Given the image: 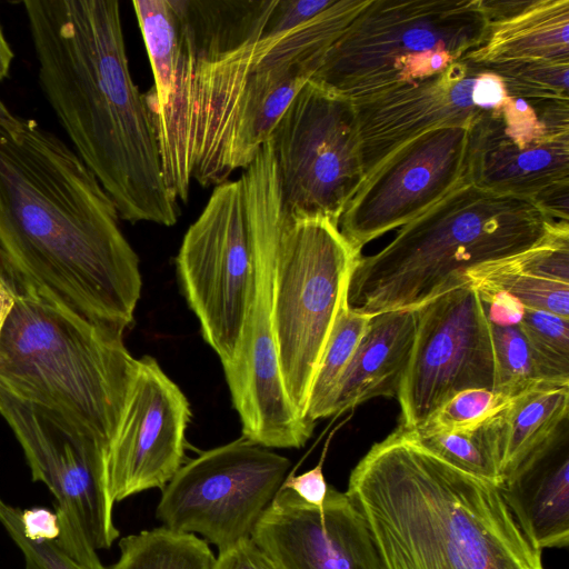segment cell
I'll use <instances>...</instances> for the list:
<instances>
[{
    "instance_id": "1",
    "label": "cell",
    "mask_w": 569,
    "mask_h": 569,
    "mask_svg": "<svg viewBox=\"0 0 569 569\" xmlns=\"http://www.w3.org/2000/svg\"><path fill=\"white\" fill-rule=\"evenodd\" d=\"M370 0L297 24L284 0H136L154 83L144 94L169 192L246 169Z\"/></svg>"
},
{
    "instance_id": "2",
    "label": "cell",
    "mask_w": 569,
    "mask_h": 569,
    "mask_svg": "<svg viewBox=\"0 0 569 569\" xmlns=\"http://www.w3.org/2000/svg\"><path fill=\"white\" fill-rule=\"evenodd\" d=\"M118 209L77 152L36 120L0 124V251L87 320L123 332L141 295Z\"/></svg>"
},
{
    "instance_id": "3",
    "label": "cell",
    "mask_w": 569,
    "mask_h": 569,
    "mask_svg": "<svg viewBox=\"0 0 569 569\" xmlns=\"http://www.w3.org/2000/svg\"><path fill=\"white\" fill-rule=\"evenodd\" d=\"M40 87L74 151L131 223L171 227L151 116L134 83L116 0H24Z\"/></svg>"
},
{
    "instance_id": "4",
    "label": "cell",
    "mask_w": 569,
    "mask_h": 569,
    "mask_svg": "<svg viewBox=\"0 0 569 569\" xmlns=\"http://www.w3.org/2000/svg\"><path fill=\"white\" fill-rule=\"evenodd\" d=\"M383 569H543L500 487L446 462L398 427L350 473Z\"/></svg>"
},
{
    "instance_id": "5",
    "label": "cell",
    "mask_w": 569,
    "mask_h": 569,
    "mask_svg": "<svg viewBox=\"0 0 569 569\" xmlns=\"http://www.w3.org/2000/svg\"><path fill=\"white\" fill-rule=\"evenodd\" d=\"M0 278L16 299L0 336V390L106 457L139 359L122 333L72 311L1 251Z\"/></svg>"
},
{
    "instance_id": "6",
    "label": "cell",
    "mask_w": 569,
    "mask_h": 569,
    "mask_svg": "<svg viewBox=\"0 0 569 569\" xmlns=\"http://www.w3.org/2000/svg\"><path fill=\"white\" fill-rule=\"evenodd\" d=\"M565 224L530 198L467 181L401 227L383 249L358 259L348 303L371 316L417 309L470 283L467 273L472 269L517 257Z\"/></svg>"
},
{
    "instance_id": "7",
    "label": "cell",
    "mask_w": 569,
    "mask_h": 569,
    "mask_svg": "<svg viewBox=\"0 0 569 569\" xmlns=\"http://www.w3.org/2000/svg\"><path fill=\"white\" fill-rule=\"evenodd\" d=\"M488 31L481 0H370L311 80L363 99L441 73Z\"/></svg>"
},
{
    "instance_id": "8",
    "label": "cell",
    "mask_w": 569,
    "mask_h": 569,
    "mask_svg": "<svg viewBox=\"0 0 569 569\" xmlns=\"http://www.w3.org/2000/svg\"><path fill=\"white\" fill-rule=\"evenodd\" d=\"M274 226L272 319L278 363L291 405L307 419L311 383L361 251L330 219L289 213L279 186Z\"/></svg>"
},
{
    "instance_id": "9",
    "label": "cell",
    "mask_w": 569,
    "mask_h": 569,
    "mask_svg": "<svg viewBox=\"0 0 569 569\" xmlns=\"http://www.w3.org/2000/svg\"><path fill=\"white\" fill-rule=\"evenodd\" d=\"M241 180L253 246V279L239 346L223 371L242 437L269 449H299L310 439L315 422L293 408L279 370L272 319L278 179L268 142Z\"/></svg>"
},
{
    "instance_id": "10",
    "label": "cell",
    "mask_w": 569,
    "mask_h": 569,
    "mask_svg": "<svg viewBox=\"0 0 569 569\" xmlns=\"http://www.w3.org/2000/svg\"><path fill=\"white\" fill-rule=\"evenodd\" d=\"M268 143L283 208L338 224L365 180L353 101L310 79L277 121Z\"/></svg>"
},
{
    "instance_id": "11",
    "label": "cell",
    "mask_w": 569,
    "mask_h": 569,
    "mask_svg": "<svg viewBox=\"0 0 569 569\" xmlns=\"http://www.w3.org/2000/svg\"><path fill=\"white\" fill-rule=\"evenodd\" d=\"M291 461L241 437L184 462L163 487L156 518L199 533L219 552L251 538Z\"/></svg>"
},
{
    "instance_id": "12",
    "label": "cell",
    "mask_w": 569,
    "mask_h": 569,
    "mask_svg": "<svg viewBox=\"0 0 569 569\" xmlns=\"http://www.w3.org/2000/svg\"><path fill=\"white\" fill-rule=\"evenodd\" d=\"M181 291L222 367L234 359L253 279V246L241 178L214 187L176 257Z\"/></svg>"
},
{
    "instance_id": "13",
    "label": "cell",
    "mask_w": 569,
    "mask_h": 569,
    "mask_svg": "<svg viewBox=\"0 0 569 569\" xmlns=\"http://www.w3.org/2000/svg\"><path fill=\"white\" fill-rule=\"evenodd\" d=\"M417 330L398 393L401 427L412 430L456 395L495 388L491 323L471 284L449 290L416 309Z\"/></svg>"
},
{
    "instance_id": "14",
    "label": "cell",
    "mask_w": 569,
    "mask_h": 569,
    "mask_svg": "<svg viewBox=\"0 0 569 569\" xmlns=\"http://www.w3.org/2000/svg\"><path fill=\"white\" fill-rule=\"evenodd\" d=\"M0 416L20 443L33 481L54 498L57 542L86 569H108L98 551L120 532L106 480V457L89 452L28 406L0 390Z\"/></svg>"
},
{
    "instance_id": "15",
    "label": "cell",
    "mask_w": 569,
    "mask_h": 569,
    "mask_svg": "<svg viewBox=\"0 0 569 569\" xmlns=\"http://www.w3.org/2000/svg\"><path fill=\"white\" fill-rule=\"evenodd\" d=\"M470 129L440 127L408 141L367 177L338 227L358 251L420 217L469 181Z\"/></svg>"
},
{
    "instance_id": "16",
    "label": "cell",
    "mask_w": 569,
    "mask_h": 569,
    "mask_svg": "<svg viewBox=\"0 0 569 569\" xmlns=\"http://www.w3.org/2000/svg\"><path fill=\"white\" fill-rule=\"evenodd\" d=\"M507 98L499 76L462 58L431 78L355 100L365 179L416 137L440 127H472Z\"/></svg>"
},
{
    "instance_id": "17",
    "label": "cell",
    "mask_w": 569,
    "mask_h": 569,
    "mask_svg": "<svg viewBox=\"0 0 569 569\" xmlns=\"http://www.w3.org/2000/svg\"><path fill=\"white\" fill-rule=\"evenodd\" d=\"M190 403L158 361L139 359L119 428L106 455L107 488L120 502L150 489H163L186 459Z\"/></svg>"
},
{
    "instance_id": "18",
    "label": "cell",
    "mask_w": 569,
    "mask_h": 569,
    "mask_svg": "<svg viewBox=\"0 0 569 569\" xmlns=\"http://www.w3.org/2000/svg\"><path fill=\"white\" fill-rule=\"evenodd\" d=\"M251 539L276 569H383L362 513L330 486L321 508L280 488Z\"/></svg>"
},
{
    "instance_id": "19",
    "label": "cell",
    "mask_w": 569,
    "mask_h": 569,
    "mask_svg": "<svg viewBox=\"0 0 569 569\" xmlns=\"http://www.w3.org/2000/svg\"><path fill=\"white\" fill-rule=\"evenodd\" d=\"M416 309L372 316L343 370L326 410V418L377 397H396L412 351Z\"/></svg>"
},
{
    "instance_id": "20",
    "label": "cell",
    "mask_w": 569,
    "mask_h": 569,
    "mask_svg": "<svg viewBox=\"0 0 569 569\" xmlns=\"http://www.w3.org/2000/svg\"><path fill=\"white\" fill-rule=\"evenodd\" d=\"M560 440L516 468L500 486L517 525L540 551L569 542V455Z\"/></svg>"
},
{
    "instance_id": "21",
    "label": "cell",
    "mask_w": 569,
    "mask_h": 569,
    "mask_svg": "<svg viewBox=\"0 0 569 569\" xmlns=\"http://www.w3.org/2000/svg\"><path fill=\"white\" fill-rule=\"evenodd\" d=\"M469 181L535 201L545 191L569 183V131L518 149L470 129Z\"/></svg>"
},
{
    "instance_id": "22",
    "label": "cell",
    "mask_w": 569,
    "mask_h": 569,
    "mask_svg": "<svg viewBox=\"0 0 569 569\" xmlns=\"http://www.w3.org/2000/svg\"><path fill=\"white\" fill-rule=\"evenodd\" d=\"M463 58L476 66L569 62V0L522 1L508 17L489 23L483 43Z\"/></svg>"
},
{
    "instance_id": "23",
    "label": "cell",
    "mask_w": 569,
    "mask_h": 569,
    "mask_svg": "<svg viewBox=\"0 0 569 569\" xmlns=\"http://www.w3.org/2000/svg\"><path fill=\"white\" fill-rule=\"evenodd\" d=\"M569 385L538 382L510 399L502 409L503 479L522 463L540 456L559 439L568 418Z\"/></svg>"
},
{
    "instance_id": "24",
    "label": "cell",
    "mask_w": 569,
    "mask_h": 569,
    "mask_svg": "<svg viewBox=\"0 0 569 569\" xmlns=\"http://www.w3.org/2000/svg\"><path fill=\"white\" fill-rule=\"evenodd\" d=\"M503 435L505 422L501 410L470 428L425 437L411 436L451 466L500 487Z\"/></svg>"
},
{
    "instance_id": "25",
    "label": "cell",
    "mask_w": 569,
    "mask_h": 569,
    "mask_svg": "<svg viewBox=\"0 0 569 569\" xmlns=\"http://www.w3.org/2000/svg\"><path fill=\"white\" fill-rule=\"evenodd\" d=\"M119 558L108 569H216L217 557L194 533L158 527L120 539Z\"/></svg>"
},
{
    "instance_id": "26",
    "label": "cell",
    "mask_w": 569,
    "mask_h": 569,
    "mask_svg": "<svg viewBox=\"0 0 569 569\" xmlns=\"http://www.w3.org/2000/svg\"><path fill=\"white\" fill-rule=\"evenodd\" d=\"M371 318L350 308L348 298L341 305L311 383L306 412L310 421L326 418L336 386Z\"/></svg>"
},
{
    "instance_id": "27",
    "label": "cell",
    "mask_w": 569,
    "mask_h": 569,
    "mask_svg": "<svg viewBox=\"0 0 569 569\" xmlns=\"http://www.w3.org/2000/svg\"><path fill=\"white\" fill-rule=\"evenodd\" d=\"M541 382L569 385V318L525 308L518 325Z\"/></svg>"
},
{
    "instance_id": "28",
    "label": "cell",
    "mask_w": 569,
    "mask_h": 569,
    "mask_svg": "<svg viewBox=\"0 0 569 569\" xmlns=\"http://www.w3.org/2000/svg\"><path fill=\"white\" fill-rule=\"evenodd\" d=\"M469 282L479 289L505 291L525 308L569 318V283L513 271L471 270Z\"/></svg>"
},
{
    "instance_id": "29",
    "label": "cell",
    "mask_w": 569,
    "mask_h": 569,
    "mask_svg": "<svg viewBox=\"0 0 569 569\" xmlns=\"http://www.w3.org/2000/svg\"><path fill=\"white\" fill-rule=\"evenodd\" d=\"M478 67L499 76L509 97L569 101V62L508 61Z\"/></svg>"
},
{
    "instance_id": "30",
    "label": "cell",
    "mask_w": 569,
    "mask_h": 569,
    "mask_svg": "<svg viewBox=\"0 0 569 569\" xmlns=\"http://www.w3.org/2000/svg\"><path fill=\"white\" fill-rule=\"evenodd\" d=\"M491 329L496 356L493 391L510 400L541 381L519 327L491 325Z\"/></svg>"
},
{
    "instance_id": "31",
    "label": "cell",
    "mask_w": 569,
    "mask_h": 569,
    "mask_svg": "<svg viewBox=\"0 0 569 569\" xmlns=\"http://www.w3.org/2000/svg\"><path fill=\"white\" fill-rule=\"evenodd\" d=\"M508 401L492 390H465L448 400L421 426L407 431L415 437H425L470 428L501 411Z\"/></svg>"
},
{
    "instance_id": "32",
    "label": "cell",
    "mask_w": 569,
    "mask_h": 569,
    "mask_svg": "<svg viewBox=\"0 0 569 569\" xmlns=\"http://www.w3.org/2000/svg\"><path fill=\"white\" fill-rule=\"evenodd\" d=\"M0 523L21 550L24 569H86L66 552L57 540L29 539L23 532L21 510L1 497Z\"/></svg>"
},
{
    "instance_id": "33",
    "label": "cell",
    "mask_w": 569,
    "mask_h": 569,
    "mask_svg": "<svg viewBox=\"0 0 569 569\" xmlns=\"http://www.w3.org/2000/svg\"><path fill=\"white\" fill-rule=\"evenodd\" d=\"M322 465L323 457L313 468L300 475H288L280 488L289 489L306 503L321 508L329 489Z\"/></svg>"
},
{
    "instance_id": "34",
    "label": "cell",
    "mask_w": 569,
    "mask_h": 569,
    "mask_svg": "<svg viewBox=\"0 0 569 569\" xmlns=\"http://www.w3.org/2000/svg\"><path fill=\"white\" fill-rule=\"evenodd\" d=\"M476 290L485 305L491 325L509 327L520 323L525 307L515 297L505 291H489L479 288Z\"/></svg>"
},
{
    "instance_id": "35",
    "label": "cell",
    "mask_w": 569,
    "mask_h": 569,
    "mask_svg": "<svg viewBox=\"0 0 569 569\" xmlns=\"http://www.w3.org/2000/svg\"><path fill=\"white\" fill-rule=\"evenodd\" d=\"M216 569H276L251 538L218 553Z\"/></svg>"
},
{
    "instance_id": "36",
    "label": "cell",
    "mask_w": 569,
    "mask_h": 569,
    "mask_svg": "<svg viewBox=\"0 0 569 569\" xmlns=\"http://www.w3.org/2000/svg\"><path fill=\"white\" fill-rule=\"evenodd\" d=\"M21 523L24 535L32 540H57L60 536L57 513L43 507L21 510Z\"/></svg>"
},
{
    "instance_id": "37",
    "label": "cell",
    "mask_w": 569,
    "mask_h": 569,
    "mask_svg": "<svg viewBox=\"0 0 569 569\" xmlns=\"http://www.w3.org/2000/svg\"><path fill=\"white\" fill-rule=\"evenodd\" d=\"M13 51L4 37L0 24V81L9 76ZM17 116L13 114L0 98V124H10L14 122Z\"/></svg>"
},
{
    "instance_id": "38",
    "label": "cell",
    "mask_w": 569,
    "mask_h": 569,
    "mask_svg": "<svg viewBox=\"0 0 569 569\" xmlns=\"http://www.w3.org/2000/svg\"><path fill=\"white\" fill-rule=\"evenodd\" d=\"M14 295L7 286V283L0 278V336L3 327L14 307Z\"/></svg>"
}]
</instances>
